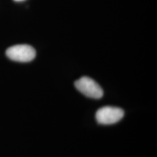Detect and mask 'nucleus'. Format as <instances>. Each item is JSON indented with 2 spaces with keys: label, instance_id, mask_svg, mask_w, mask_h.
Instances as JSON below:
<instances>
[{
  "label": "nucleus",
  "instance_id": "2",
  "mask_svg": "<svg viewBox=\"0 0 157 157\" xmlns=\"http://www.w3.org/2000/svg\"><path fill=\"white\" fill-rule=\"evenodd\" d=\"M6 56L13 61L28 63L36 57V50L28 44H17L12 46L6 51Z\"/></svg>",
  "mask_w": 157,
  "mask_h": 157
},
{
  "label": "nucleus",
  "instance_id": "3",
  "mask_svg": "<svg viewBox=\"0 0 157 157\" xmlns=\"http://www.w3.org/2000/svg\"><path fill=\"white\" fill-rule=\"evenodd\" d=\"M124 112L120 108L104 106L99 109L95 113V119L101 124H113L122 119Z\"/></svg>",
  "mask_w": 157,
  "mask_h": 157
},
{
  "label": "nucleus",
  "instance_id": "4",
  "mask_svg": "<svg viewBox=\"0 0 157 157\" xmlns=\"http://www.w3.org/2000/svg\"><path fill=\"white\" fill-rule=\"evenodd\" d=\"M15 2H22V1H24V0H15Z\"/></svg>",
  "mask_w": 157,
  "mask_h": 157
},
{
  "label": "nucleus",
  "instance_id": "1",
  "mask_svg": "<svg viewBox=\"0 0 157 157\" xmlns=\"http://www.w3.org/2000/svg\"><path fill=\"white\" fill-rule=\"evenodd\" d=\"M78 91L84 95L93 99H100L103 97V91L101 86L93 78L88 76H82L74 83Z\"/></svg>",
  "mask_w": 157,
  "mask_h": 157
}]
</instances>
